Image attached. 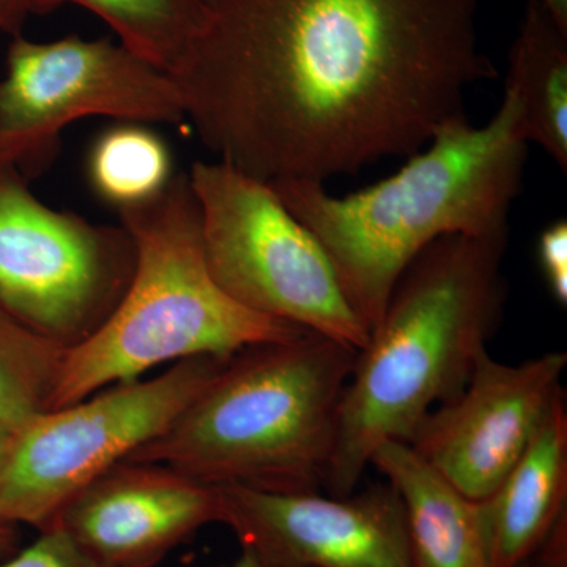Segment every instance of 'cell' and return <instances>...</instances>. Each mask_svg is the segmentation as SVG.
<instances>
[{"instance_id":"obj_1","label":"cell","mask_w":567,"mask_h":567,"mask_svg":"<svg viewBox=\"0 0 567 567\" xmlns=\"http://www.w3.org/2000/svg\"><path fill=\"white\" fill-rule=\"evenodd\" d=\"M481 0H213L173 80L216 162L327 183L406 158L496 70Z\"/></svg>"},{"instance_id":"obj_2","label":"cell","mask_w":567,"mask_h":567,"mask_svg":"<svg viewBox=\"0 0 567 567\" xmlns=\"http://www.w3.org/2000/svg\"><path fill=\"white\" fill-rule=\"evenodd\" d=\"M528 141L520 106L505 89L483 126L466 115L436 130L398 173L347 196L323 183H268L323 246L350 303L374 330L399 278L439 238L509 230L524 185Z\"/></svg>"},{"instance_id":"obj_3","label":"cell","mask_w":567,"mask_h":567,"mask_svg":"<svg viewBox=\"0 0 567 567\" xmlns=\"http://www.w3.org/2000/svg\"><path fill=\"white\" fill-rule=\"evenodd\" d=\"M507 244L509 230L450 235L406 267L339 402L323 483L331 495L357 491L380 446L409 443L427 413L464 390L502 319Z\"/></svg>"},{"instance_id":"obj_4","label":"cell","mask_w":567,"mask_h":567,"mask_svg":"<svg viewBox=\"0 0 567 567\" xmlns=\"http://www.w3.org/2000/svg\"><path fill=\"white\" fill-rule=\"evenodd\" d=\"M357 352L311 331L248 347L126 461L171 466L215 487L319 492Z\"/></svg>"},{"instance_id":"obj_5","label":"cell","mask_w":567,"mask_h":567,"mask_svg":"<svg viewBox=\"0 0 567 567\" xmlns=\"http://www.w3.org/2000/svg\"><path fill=\"white\" fill-rule=\"evenodd\" d=\"M118 216L136 248L132 282L103 327L65 350L50 412L158 365L204 354L233 357L309 333L249 311L215 281L188 174H175L158 197Z\"/></svg>"},{"instance_id":"obj_6","label":"cell","mask_w":567,"mask_h":567,"mask_svg":"<svg viewBox=\"0 0 567 567\" xmlns=\"http://www.w3.org/2000/svg\"><path fill=\"white\" fill-rule=\"evenodd\" d=\"M188 175L205 259L224 292L257 315L363 349L371 330L330 257L268 183L221 162L194 163Z\"/></svg>"},{"instance_id":"obj_7","label":"cell","mask_w":567,"mask_h":567,"mask_svg":"<svg viewBox=\"0 0 567 567\" xmlns=\"http://www.w3.org/2000/svg\"><path fill=\"white\" fill-rule=\"evenodd\" d=\"M229 358H188L152 379L114 383L41 413L17 434L0 486V522L51 527L93 481L162 435Z\"/></svg>"},{"instance_id":"obj_8","label":"cell","mask_w":567,"mask_h":567,"mask_svg":"<svg viewBox=\"0 0 567 567\" xmlns=\"http://www.w3.org/2000/svg\"><path fill=\"white\" fill-rule=\"evenodd\" d=\"M134 267L136 248L122 224L55 210L17 167L0 166V311L71 349L110 319Z\"/></svg>"},{"instance_id":"obj_9","label":"cell","mask_w":567,"mask_h":567,"mask_svg":"<svg viewBox=\"0 0 567 567\" xmlns=\"http://www.w3.org/2000/svg\"><path fill=\"white\" fill-rule=\"evenodd\" d=\"M85 117L186 121L173 78L118 41L13 37L0 80V166L17 167L31 181L54 162L63 130Z\"/></svg>"},{"instance_id":"obj_10","label":"cell","mask_w":567,"mask_h":567,"mask_svg":"<svg viewBox=\"0 0 567 567\" xmlns=\"http://www.w3.org/2000/svg\"><path fill=\"white\" fill-rule=\"evenodd\" d=\"M566 365V352L506 364L481 350L464 390L427 413L409 445L466 498L486 499L527 450Z\"/></svg>"},{"instance_id":"obj_11","label":"cell","mask_w":567,"mask_h":567,"mask_svg":"<svg viewBox=\"0 0 567 567\" xmlns=\"http://www.w3.org/2000/svg\"><path fill=\"white\" fill-rule=\"evenodd\" d=\"M223 525L281 567H413L404 505L390 484L346 496L221 486Z\"/></svg>"},{"instance_id":"obj_12","label":"cell","mask_w":567,"mask_h":567,"mask_svg":"<svg viewBox=\"0 0 567 567\" xmlns=\"http://www.w3.org/2000/svg\"><path fill=\"white\" fill-rule=\"evenodd\" d=\"M223 517L221 488L171 466L123 461L85 487L51 527L65 529L103 565L155 567Z\"/></svg>"},{"instance_id":"obj_13","label":"cell","mask_w":567,"mask_h":567,"mask_svg":"<svg viewBox=\"0 0 567 567\" xmlns=\"http://www.w3.org/2000/svg\"><path fill=\"white\" fill-rule=\"evenodd\" d=\"M567 410L559 390L535 436L494 494L476 502L491 567H516L535 557L566 516Z\"/></svg>"},{"instance_id":"obj_14","label":"cell","mask_w":567,"mask_h":567,"mask_svg":"<svg viewBox=\"0 0 567 567\" xmlns=\"http://www.w3.org/2000/svg\"><path fill=\"white\" fill-rule=\"evenodd\" d=\"M374 465L404 505L413 567H491L476 502L462 495L409 443L388 442Z\"/></svg>"},{"instance_id":"obj_15","label":"cell","mask_w":567,"mask_h":567,"mask_svg":"<svg viewBox=\"0 0 567 567\" xmlns=\"http://www.w3.org/2000/svg\"><path fill=\"white\" fill-rule=\"evenodd\" d=\"M505 89L520 106L528 144L567 173V31L539 0H528L509 48Z\"/></svg>"},{"instance_id":"obj_16","label":"cell","mask_w":567,"mask_h":567,"mask_svg":"<svg viewBox=\"0 0 567 567\" xmlns=\"http://www.w3.org/2000/svg\"><path fill=\"white\" fill-rule=\"evenodd\" d=\"M63 6L91 11L142 61L173 76L210 20L207 0H31L32 14Z\"/></svg>"},{"instance_id":"obj_17","label":"cell","mask_w":567,"mask_h":567,"mask_svg":"<svg viewBox=\"0 0 567 567\" xmlns=\"http://www.w3.org/2000/svg\"><path fill=\"white\" fill-rule=\"evenodd\" d=\"M85 171L95 196L117 213L155 199L177 174L167 142L141 122H117L100 133Z\"/></svg>"},{"instance_id":"obj_18","label":"cell","mask_w":567,"mask_h":567,"mask_svg":"<svg viewBox=\"0 0 567 567\" xmlns=\"http://www.w3.org/2000/svg\"><path fill=\"white\" fill-rule=\"evenodd\" d=\"M65 350L0 311V427L20 434L50 412Z\"/></svg>"},{"instance_id":"obj_19","label":"cell","mask_w":567,"mask_h":567,"mask_svg":"<svg viewBox=\"0 0 567 567\" xmlns=\"http://www.w3.org/2000/svg\"><path fill=\"white\" fill-rule=\"evenodd\" d=\"M0 567H110L82 550L73 537L61 527H50L13 557L3 559Z\"/></svg>"},{"instance_id":"obj_20","label":"cell","mask_w":567,"mask_h":567,"mask_svg":"<svg viewBox=\"0 0 567 567\" xmlns=\"http://www.w3.org/2000/svg\"><path fill=\"white\" fill-rule=\"evenodd\" d=\"M537 260L548 290L558 305H567V223L548 224L537 240Z\"/></svg>"},{"instance_id":"obj_21","label":"cell","mask_w":567,"mask_h":567,"mask_svg":"<svg viewBox=\"0 0 567 567\" xmlns=\"http://www.w3.org/2000/svg\"><path fill=\"white\" fill-rule=\"evenodd\" d=\"M31 14V0H0V35H20L22 24Z\"/></svg>"},{"instance_id":"obj_22","label":"cell","mask_w":567,"mask_h":567,"mask_svg":"<svg viewBox=\"0 0 567 567\" xmlns=\"http://www.w3.org/2000/svg\"><path fill=\"white\" fill-rule=\"evenodd\" d=\"M20 550V533L17 525L0 522V559L13 557Z\"/></svg>"},{"instance_id":"obj_23","label":"cell","mask_w":567,"mask_h":567,"mask_svg":"<svg viewBox=\"0 0 567 567\" xmlns=\"http://www.w3.org/2000/svg\"><path fill=\"white\" fill-rule=\"evenodd\" d=\"M17 434L0 427V486H2L3 476L9 468L11 453H13Z\"/></svg>"},{"instance_id":"obj_24","label":"cell","mask_w":567,"mask_h":567,"mask_svg":"<svg viewBox=\"0 0 567 567\" xmlns=\"http://www.w3.org/2000/svg\"><path fill=\"white\" fill-rule=\"evenodd\" d=\"M223 567H281L271 565V563L265 561L259 555L254 554L249 548L241 547L240 555L234 559L230 565Z\"/></svg>"},{"instance_id":"obj_25","label":"cell","mask_w":567,"mask_h":567,"mask_svg":"<svg viewBox=\"0 0 567 567\" xmlns=\"http://www.w3.org/2000/svg\"><path fill=\"white\" fill-rule=\"evenodd\" d=\"M539 2L550 11L559 28L567 31V0H539Z\"/></svg>"},{"instance_id":"obj_26","label":"cell","mask_w":567,"mask_h":567,"mask_svg":"<svg viewBox=\"0 0 567 567\" xmlns=\"http://www.w3.org/2000/svg\"><path fill=\"white\" fill-rule=\"evenodd\" d=\"M516 567H543V566L537 565L535 559L532 558V559H528V561L520 563V565H518Z\"/></svg>"},{"instance_id":"obj_27","label":"cell","mask_w":567,"mask_h":567,"mask_svg":"<svg viewBox=\"0 0 567 567\" xmlns=\"http://www.w3.org/2000/svg\"><path fill=\"white\" fill-rule=\"evenodd\" d=\"M207 2H208V6H210V3L213 2V0H207Z\"/></svg>"}]
</instances>
